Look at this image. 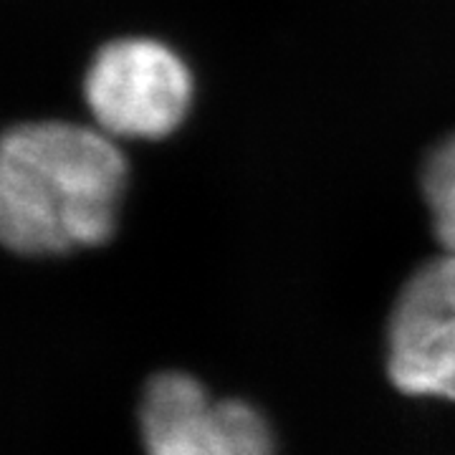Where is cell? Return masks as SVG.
Masks as SVG:
<instances>
[{
    "label": "cell",
    "instance_id": "5b68a950",
    "mask_svg": "<svg viewBox=\"0 0 455 455\" xmlns=\"http://www.w3.org/2000/svg\"><path fill=\"white\" fill-rule=\"evenodd\" d=\"M420 185L440 248L455 253V134L427 155Z\"/></svg>",
    "mask_w": 455,
    "mask_h": 455
},
{
    "label": "cell",
    "instance_id": "277c9868",
    "mask_svg": "<svg viewBox=\"0 0 455 455\" xmlns=\"http://www.w3.org/2000/svg\"><path fill=\"white\" fill-rule=\"evenodd\" d=\"M387 374L407 397L455 403V253L420 263L392 301Z\"/></svg>",
    "mask_w": 455,
    "mask_h": 455
},
{
    "label": "cell",
    "instance_id": "3957f363",
    "mask_svg": "<svg viewBox=\"0 0 455 455\" xmlns=\"http://www.w3.org/2000/svg\"><path fill=\"white\" fill-rule=\"evenodd\" d=\"M145 455H276L274 427L259 407L212 397L193 374H152L140 397Z\"/></svg>",
    "mask_w": 455,
    "mask_h": 455
},
{
    "label": "cell",
    "instance_id": "6da1fadb",
    "mask_svg": "<svg viewBox=\"0 0 455 455\" xmlns=\"http://www.w3.org/2000/svg\"><path fill=\"white\" fill-rule=\"evenodd\" d=\"M127 160L109 134L23 122L0 142V241L23 259L104 245L116 230Z\"/></svg>",
    "mask_w": 455,
    "mask_h": 455
},
{
    "label": "cell",
    "instance_id": "7a4b0ae2",
    "mask_svg": "<svg viewBox=\"0 0 455 455\" xmlns=\"http://www.w3.org/2000/svg\"><path fill=\"white\" fill-rule=\"evenodd\" d=\"M84 97L94 124L112 140H163L190 112L193 74L155 38H116L92 59Z\"/></svg>",
    "mask_w": 455,
    "mask_h": 455
}]
</instances>
